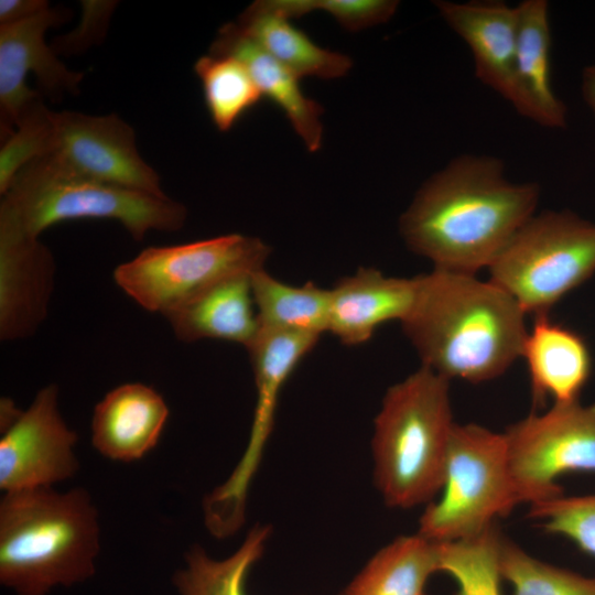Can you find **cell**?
I'll return each instance as SVG.
<instances>
[{
    "instance_id": "5bb4252c",
    "label": "cell",
    "mask_w": 595,
    "mask_h": 595,
    "mask_svg": "<svg viewBox=\"0 0 595 595\" xmlns=\"http://www.w3.org/2000/svg\"><path fill=\"white\" fill-rule=\"evenodd\" d=\"M50 248L0 214V339L33 336L45 321L55 284Z\"/></svg>"
},
{
    "instance_id": "9c48e42d",
    "label": "cell",
    "mask_w": 595,
    "mask_h": 595,
    "mask_svg": "<svg viewBox=\"0 0 595 595\" xmlns=\"http://www.w3.org/2000/svg\"><path fill=\"white\" fill-rule=\"evenodd\" d=\"M318 338L259 328L247 348L256 382V405L242 456L228 478L203 501L205 526L215 538H228L244 524L249 488L273 429L282 388Z\"/></svg>"
},
{
    "instance_id": "603a6c76",
    "label": "cell",
    "mask_w": 595,
    "mask_h": 595,
    "mask_svg": "<svg viewBox=\"0 0 595 595\" xmlns=\"http://www.w3.org/2000/svg\"><path fill=\"white\" fill-rule=\"evenodd\" d=\"M437 572V543L418 532L400 536L379 549L340 595H425Z\"/></svg>"
},
{
    "instance_id": "e0dca14e",
    "label": "cell",
    "mask_w": 595,
    "mask_h": 595,
    "mask_svg": "<svg viewBox=\"0 0 595 595\" xmlns=\"http://www.w3.org/2000/svg\"><path fill=\"white\" fill-rule=\"evenodd\" d=\"M170 414L152 387L127 382L107 392L91 415V445L104 457L122 463L143 458L159 443Z\"/></svg>"
},
{
    "instance_id": "d4e9b609",
    "label": "cell",
    "mask_w": 595,
    "mask_h": 595,
    "mask_svg": "<svg viewBox=\"0 0 595 595\" xmlns=\"http://www.w3.org/2000/svg\"><path fill=\"white\" fill-rule=\"evenodd\" d=\"M269 524L257 523L238 549L225 559L212 558L201 545L185 553V565L172 583L180 595H247V577L262 558L270 539Z\"/></svg>"
},
{
    "instance_id": "f1b7e54d",
    "label": "cell",
    "mask_w": 595,
    "mask_h": 595,
    "mask_svg": "<svg viewBox=\"0 0 595 595\" xmlns=\"http://www.w3.org/2000/svg\"><path fill=\"white\" fill-rule=\"evenodd\" d=\"M55 111L41 97L30 102L19 116L13 132L0 149V194L4 195L13 178L30 162L55 150Z\"/></svg>"
},
{
    "instance_id": "52a82bcc",
    "label": "cell",
    "mask_w": 595,
    "mask_h": 595,
    "mask_svg": "<svg viewBox=\"0 0 595 595\" xmlns=\"http://www.w3.org/2000/svg\"><path fill=\"white\" fill-rule=\"evenodd\" d=\"M488 270L526 314H548L595 272V224L570 210L534 214Z\"/></svg>"
},
{
    "instance_id": "7c38bea8",
    "label": "cell",
    "mask_w": 595,
    "mask_h": 595,
    "mask_svg": "<svg viewBox=\"0 0 595 595\" xmlns=\"http://www.w3.org/2000/svg\"><path fill=\"white\" fill-rule=\"evenodd\" d=\"M69 15L67 9L50 7L28 20L0 25L1 141L13 132L22 110L41 97L26 85L29 73L35 75L51 98L79 93L84 73L68 69L45 42V32L64 23Z\"/></svg>"
},
{
    "instance_id": "83f0119b",
    "label": "cell",
    "mask_w": 595,
    "mask_h": 595,
    "mask_svg": "<svg viewBox=\"0 0 595 595\" xmlns=\"http://www.w3.org/2000/svg\"><path fill=\"white\" fill-rule=\"evenodd\" d=\"M498 564L513 595H595V577L541 561L502 534Z\"/></svg>"
},
{
    "instance_id": "9a60e30c",
    "label": "cell",
    "mask_w": 595,
    "mask_h": 595,
    "mask_svg": "<svg viewBox=\"0 0 595 595\" xmlns=\"http://www.w3.org/2000/svg\"><path fill=\"white\" fill-rule=\"evenodd\" d=\"M445 23L466 43L475 76L508 102L515 96L518 8L504 1H435Z\"/></svg>"
},
{
    "instance_id": "44dd1931",
    "label": "cell",
    "mask_w": 595,
    "mask_h": 595,
    "mask_svg": "<svg viewBox=\"0 0 595 595\" xmlns=\"http://www.w3.org/2000/svg\"><path fill=\"white\" fill-rule=\"evenodd\" d=\"M209 53L239 60L247 67L262 97L269 98L285 113L307 150L315 152L321 148L322 106L304 95L300 78L294 73L264 52L237 23H227L218 31Z\"/></svg>"
},
{
    "instance_id": "ba28073f",
    "label": "cell",
    "mask_w": 595,
    "mask_h": 595,
    "mask_svg": "<svg viewBox=\"0 0 595 595\" xmlns=\"http://www.w3.org/2000/svg\"><path fill=\"white\" fill-rule=\"evenodd\" d=\"M269 255L270 248L261 239L228 234L144 248L120 263L112 277L139 306L163 316L227 277L264 268Z\"/></svg>"
},
{
    "instance_id": "4316f807",
    "label": "cell",
    "mask_w": 595,
    "mask_h": 595,
    "mask_svg": "<svg viewBox=\"0 0 595 595\" xmlns=\"http://www.w3.org/2000/svg\"><path fill=\"white\" fill-rule=\"evenodd\" d=\"M500 538L495 523L475 537L437 543V572L455 581V595H501Z\"/></svg>"
},
{
    "instance_id": "1f68e13d",
    "label": "cell",
    "mask_w": 595,
    "mask_h": 595,
    "mask_svg": "<svg viewBox=\"0 0 595 595\" xmlns=\"http://www.w3.org/2000/svg\"><path fill=\"white\" fill-rule=\"evenodd\" d=\"M117 3V1H82V18L77 28L53 41L51 46L54 52L57 55L77 54L99 44L107 33Z\"/></svg>"
},
{
    "instance_id": "484cf974",
    "label": "cell",
    "mask_w": 595,
    "mask_h": 595,
    "mask_svg": "<svg viewBox=\"0 0 595 595\" xmlns=\"http://www.w3.org/2000/svg\"><path fill=\"white\" fill-rule=\"evenodd\" d=\"M201 80L206 108L214 126L229 131L262 98V94L237 58L208 53L194 64Z\"/></svg>"
},
{
    "instance_id": "277c9868",
    "label": "cell",
    "mask_w": 595,
    "mask_h": 595,
    "mask_svg": "<svg viewBox=\"0 0 595 595\" xmlns=\"http://www.w3.org/2000/svg\"><path fill=\"white\" fill-rule=\"evenodd\" d=\"M453 421L450 380L421 366L389 387L374 421V483L385 504L409 509L440 494Z\"/></svg>"
},
{
    "instance_id": "6da1fadb",
    "label": "cell",
    "mask_w": 595,
    "mask_h": 595,
    "mask_svg": "<svg viewBox=\"0 0 595 595\" xmlns=\"http://www.w3.org/2000/svg\"><path fill=\"white\" fill-rule=\"evenodd\" d=\"M539 198V184L510 181L500 159L462 154L416 192L400 232L434 269L476 274L536 214Z\"/></svg>"
},
{
    "instance_id": "7a4b0ae2",
    "label": "cell",
    "mask_w": 595,
    "mask_h": 595,
    "mask_svg": "<svg viewBox=\"0 0 595 595\" xmlns=\"http://www.w3.org/2000/svg\"><path fill=\"white\" fill-rule=\"evenodd\" d=\"M414 305L401 323L422 366L473 383L501 376L521 357L524 311L500 286L475 274L434 269L419 275Z\"/></svg>"
},
{
    "instance_id": "2e32d148",
    "label": "cell",
    "mask_w": 595,
    "mask_h": 595,
    "mask_svg": "<svg viewBox=\"0 0 595 595\" xmlns=\"http://www.w3.org/2000/svg\"><path fill=\"white\" fill-rule=\"evenodd\" d=\"M414 278L387 277L375 268H359L329 289L327 332L347 346L368 342L390 321L401 323L410 314L419 289Z\"/></svg>"
},
{
    "instance_id": "ffe728a7",
    "label": "cell",
    "mask_w": 595,
    "mask_h": 595,
    "mask_svg": "<svg viewBox=\"0 0 595 595\" xmlns=\"http://www.w3.org/2000/svg\"><path fill=\"white\" fill-rule=\"evenodd\" d=\"M521 357L530 377L532 400L541 407L580 400L592 371L585 340L574 331L551 321L548 314L534 316Z\"/></svg>"
},
{
    "instance_id": "ac0fdd59",
    "label": "cell",
    "mask_w": 595,
    "mask_h": 595,
    "mask_svg": "<svg viewBox=\"0 0 595 595\" xmlns=\"http://www.w3.org/2000/svg\"><path fill=\"white\" fill-rule=\"evenodd\" d=\"M519 14L511 105L523 117L549 129L566 127L567 109L551 82V29L545 0H524Z\"/></svg>"
},
{
    "instance_id": "5b68a950",
    "label": "cell",
    "mask_w": 595,
    "mask_h": 595,
    "mask_svg": "<svg viewBox=\"0 0 595 595\" xmlns=\"http://www.w3.org/2000/svg\"><path fill=\"white\" fill-rule=\"evenodd\" d=\"M0 214L35 237L62 221L107 219L118 221L140 241L152 230L181 229L187 210L167 195H152L79 174L50 153L19 171L2 195Z\"/></svg>"
},
{
    "instance_id": "cb8c5ba5",
    "label": "cell",
    "mask_w": 595,
    "mask_h": 595,
    "mask_svg": "<svg viewBox=\"0 0 595 595\" xmlns=\"http://www.w3.org/2000/svg\"><path fill=\"white\" fill-rule=\"evenodd\" d=\"M259 328L321 336L328 329L331 291L313 282L286 284L264 268L251 274Z\"/></svg>"
},
{
    "instance_id": "d6986e66",
    "label": "cell",
    "mask_w": 595,
    "mask_h": 595,
    "mask_svg": "<svg viewBox=\"0 0 595 595\" xmlns=\"http://www.w3.org/2000/svg\"><path fill=\"white\" fill-rule=\"evenodd\" d=\"M252 273L227 277L165 313L175 337L185 343L219 339L248 348L259 332Z\"/></svg>"
},
{
    "instance_id": "8992f818",
    "label": "cell",
    "mask_w": 595,
    "mask_h": 595,
    "mask_svg": "<svg viewBox=\"0 0 595 595\" xmlns=\"http://www.w3.org/2000/svg\"><path fill=\"white\" fill-rule=\"evenodd\" d=\"M519 504L504 432L455 423L440 497L425 506L418 533L435 543L472 538Z\"/></svg>"
},
{
    "instance_id": "d6a6232c",
    "label": "cell",
    "mask_w": 595,
    "mask_h": 595,
    "mask_svg": "<svg viewBox=\"0 0 595 595\" xmlns=\"http://www.w3.org/2000/svg\"><path fill=\"white\" fill-rule=\"evenodd\" d=\"M48 8L46 0H1L0 25L28 20Z\"/></svg>"
},
{
    "instance_id": "7402d4cb",
    "label": "cell",
    "mask_w": 595,
    "mask_h": 595,
    "mask_svg": "<svg viewBox=\"0 0 595 595\" xmlns=\"http://www.w3.org/2000/svg\"><path fill=\"white\" fill-rule=\"evenodd\" d=\"M237 24L264 52L299 78H337L351 67V60L347 55L316 45L288 18L266 11L255 2L240 15Z\"/></svg>"
},
{
    "instance_id": "4dcf8cb0",
    "label": "cell",
    "mask_w": 595,
    "mask_h": 595,
    "mask_svg": "<svg viewBox=\"0 0 595 595\" xmlns=\"http://www.w3.org/2000/svg\"><path fill=\"white\" fill-rule=\"evenodd\" d=\"M259 8L290 18H299L314 10L333 15L344 28L356 31L387 22L398 8L392 0H262Z\"/></svg>"
},
{
    "instance_id": "836d02e7",
    "label": "cell",
    "mask_w": 595,
    "mask_h": 595,
    "mask_svg": "<svg viewBox=\"0 0 595 595\" xmlns=\"http://www.w3.org/2000/svg\"><path fill=\"white\" fill-rule=\"evenodd\" d=\"M581 91L584 101L595 115V65L586 66L583 69Z\"/></svg>"
},
{
    "instance_id": "3957f363",
    "label": "cell",
    "mask_w": 595,
    "mask_h": 595,
    "mask_svg": "<svg viewBox=\"0 0 595 595\" xmlns=\"http://www.w3.org/2000/svg\"><path fill=\"white\" fill-rule=\"evenodd\" d=\"M98 511L76 487L3 493L0 500V583L14 595H48L96 573Z\"/></svg>"
},
{
    "instance_id": "f546056e",
    "label": "cell",
    "mask_w": 595,
    "mask_h": 595,
    "mask_svg": "<svg viewBox=\"0 0 595 595\" xmlns=\"http://www.w3.org/2000/svg\"><path fill=\"white\" fill-rule=\"evenodd\" d=\"M529 517L545 532L564 537L582 552L595 556V494L565 496L530 505Z\"/></svg>"
},
{
    "instance_id": "30bf717a",
    "label": "cell",
    "mask_w": 595,
    "mask_h": 595,
    "mask_svg": "<svg viewBox=\"0 0 595 595\" xmlns=\"http://www.w3.org/2000/svg\"><path fill=\"white\" fill-rule=\"evenodd\" d=\"M520 504L563 495L558 479L571 472L595 473V402L553 403L504 432Z\"/></svg>"
},
{
    "instance_id": "8fae6325",
    "label": "cell",
    "mask_w": 595,
    "mask_h": 595,
    "mask_svg": "<svg viewBox=\"0 0 595 595\" xmlns=\"http://www.w3.org/2000/svg\"><path fill=\"white\" fill-rule=\"evenodd\" d=\"M77 441L76 431L62 415L58 386H44L15 421L1 431V490L54 487L74 477L79 469Z\"/></svg>"
},
{
    "instance_id": "4fadbf2b",
    "label": "cell",
    "mask_w": 595,
    "mask_h": 595,
    "mask_svg": "<svg viewBox=\"0 0 595 595\" xmlns=\"http://www.w3.org/2000/svg\"><path fill=\"white\" fill-rule=\"evenodd\" d=\"M55 130L53 153L79 174L152 195H166L158 173L138 151L134 130L116 113L55 111Z\"/></svg>"
}]
</instances>
